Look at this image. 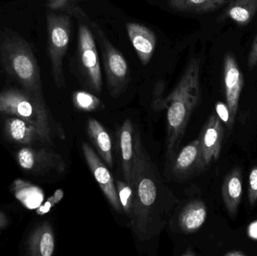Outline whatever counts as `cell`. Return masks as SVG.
<instances>
[{
    "mask_svg": "<svg viewBox=\"0 0 257 256\" xmlns=\"http://www.w3.org/2000/svg\"><path fill=\"white\" fill-rule=\"evenodd\" d=\"M242 196V177L241 170L234 168L225 177L222 186V197L228 214L235 217Z\"/></svg>",
    "mask_w": 257,
    "mask_h": 256,
    "instance_id": "obj_15",
    "label": "cell"
},
{
    "mask_svg": "<svg viewBox=\"0 0 257 256\" xmlns=\"http://www.w3.org/2000/svg\"><path fill=\"white\" fill-rule=\"evenodd\" d=\"M81 148L86 162L105 198L115 211H123L117 195V186L114 184L108 166L103 163L101 158L98 156V153L87 143H83Z\"/></svg>",
    "mask_w": 257,
    "mask_h": 256,
    "instance_id": "obj_10",
    "label": "cell"
},
{
    "mask_svg": "<svg viewBox=\"0 0 257 256\" xmlns=\"http://www.w3.org/2000/svg\"><path fill=\"white\" fill-rule=\"evenodd\" d=\"M256 13L257 0H232L219 19H229L237 25L244 27L250 24Z\"/></svg>",
    "mask_w": 257,
    "mask_h": 256,
    "instance_id": "obj_20",
    "label": "cell"
},
{
    "mask_svg": "<svg viewBox=\"0 0 257 256\" xmlns=\"http://www.w3.org/2000/svg\"><path fill=\"white\" fill-rule=\"evenodd\" d=\"M99 34L102 45L105 70L108 90L113 97H117L124 92L130 80V70L124 57L105 37L99 27L94 26Z\"/></svg>",
    "mask_w": 257,
    "mask_h": 256,
    "instance_id": "obj_6",
    "label": "cell"
},
{
    "mask_svg": "<svg viewBox=\"0 0 257 256\" xmlns=\"http://www.w3.org/2000/svg\"><path fill=\"white\" fill-rule=\"evenodd\" d=\"M126 31L139 60L143 66H147L155 50L157 43L155 34L148 27L136 23H128Z\"/></svg>",
    "mask_w": 257,
    "mask_h": 256,
    "instance_id": "obj_13",
    "label": "cell"
},
{
    "mask_svg": "<svg viewBox=\"0 0 257 256\" xmlns=\"http://www.w3.org/2000/svg\"><path fill=\"white\" fill-rule=\"evenodd\" d=\"M0 60L4 70L23 89L43 97L40 69L30 44L11 30L0 33Z\"/></svg>",
    "mask_w": 257,
    "mask_h": 256,
    "instance_id": "obj_3",
    "label": "cell"
},
{
    "mask_svg": "<svg viewBox=\"0 0 257 256\" xmlns=\"http://www.w3.org/2000/svg\"><path fill=\"white\" fill-rule=\"evenodd\" d=\"M223 85L226 105L229 109L227 127L232 129L238 112V104L244 85V77L233 54L227 53L223 59Z\"/></svg>",
    "mask_w": 257,
    "mask_h": 256,
    "instance_id": "obj_8",
    "label": "cell"
},
{
    "mask_svg": "<svg viewBox=\"0 0 257 256\" xmlns=\"http://www.w3.org/2000/svg\"><path fill=\"white\" fill-rule=\"evenodd\" d=\"M232 0H169V8L178 12L203 14L217 10Z\"/></svg>",
    "mask_w": 257,
    "mask_h": 256,
    "instance_id": "obj_21",
    "label": "cell"
},
{
    "mask_svg": "<svg viewBox=\"0 0 257 256\" xmlns=\"http://www.w3.org/2000/svg\"><path fill=\"white\" fill-rule=\"evenodd\" d=\"M9 219L7 216L3 212L0 211V230L4 229L7 227Z\"/></svg>",
    "mask_w": 257,
    "mask_h": 256,
    "instance_id": "obj_29",
    "label": "cell"
},
{
    "mask_svg": "<svg viewBox=\"0 0 257 256\" xmlns=\"http://www.w3.org/2000/svg\"><path fill=\"white\" fill-rule=\"evenodd\" d=\"M72 101L75 108L84 112H93L103 107L100 99L88 92H75L72 96Z\"/></svg>",
    "mask_w": 257,
    "mask_h": 256,
    "instance_id": "obj_23",
    "label": "cell"
},
{
    "mask_svg": "<svg viewBox=\"0 0 257 256\" xmlns=\"http://www.w3.org/2000/svg\"><path fill=\"white\" fill-rule=\"evenodd\" d=\"M87 132L101 159L112 168V142L106 129L97 120L90 117L87 120Z\"/></svg>",
    "mask_w": 257,
    "mask_h": 256,
    "instance_id": "obj_16",
    "label": "cell"
},
{
    "mask_svg": "<svg viewBox=\"0 0 257 256\" xmlns=\"http://www.w3.org/2000/svg\"><path fill=\"white\" fill-rule=\"evenodd\" d=\"M17 182L21 187H18V186L14 183L16 186L15 190L16 198L22 201L23 204H25L30 209H33V207H36L37 204L34 201H37L39 202L42 199V198H40L42 195L41 191L30 185V183H25L21 180L20 181L17 180Z\"/></svg>",
    "mask_w": 257,
    "mask_h": 256,
    "instance_id": "obj_22",
    "label": "cell"
},
{
    "mask_svg": "<svg viewBox=\"0 0 257 256\" xmlns=\"http://www.w3.org/2000/svg\"><path fill=\"white\" fill-rule=\"evenodd\" d=\"M247 66L249 70H253L257 66V36L250 48L247 58Z\"/></svg>",
    "mask_w": 257,
    "mask_h": 256,
    "instance_id": "obj_27",
    "label": "cell"
},
{
    "mask_svg": "<svg viewBox=\"0 0 257 256\" xmlns=\"http://www.w3.org/2000/svg\"><path fill=\"white\" fill-rule=\"evenodd\" d=\"M117 191L119 201L122 207L123 213L130 219L133 213V204H134V194L130 184L124 180H117Z\"/></svg>",
    "mask_w": 257,
    "mask_h": 256,
    "instance_id": "obj_24",
    "label": "cell"
},
{
    "mask_svg": "<svg viewBox=\"0 0 257 256\" xmlns=\"http://www.w3.org/2000/svg\"><path fill=\"white\" fill-rule=\"evenodd\" d=\"M0 113L25 120L34 126L48 144H53L50 114L43 97L23 88L9 87L0 92Z\"/></svg>",
    "mask_w": 257,
    "mask_h": 256,
    "instance_id": "obj_4",
    "label": "cell"
},
{
    "mask_svg": "<svg viewBox=\"0 0 257 256\" xmlns=\"http://www.w3.org/2000/svg\"><path fill=\"white\" fill-rule=\"evenodd\" d=\"M5 132L11 141L20 144H32L38 140L46 142L43 135L34 126L17 117L6 120Z\"/></svg>",
    "mask_w": 257,
    "mask_h": 256,
    "instance_id": "obj_18",
    "label": "cell"
},
{
    "mask_svg": "<svg viewBox=\"0 0 257 256\" xmlns=\"http://www.w3.org/2000/svg\"><path fill=\"white\" fill-rule=\"evenodd\" d=\"M207 207L200 200H193L187 203L178 216V225L184 234L197 231L206 220Z\"/></svg>",
    "mask_w": 257,
    "mask_h": 256,
    "instance_id": "obj_19",
    "label": "cell"
},
{
    "mask_svg": "<svg viewBox=\"0 0 257 256\" xmlns=\"http://www.w3.org/2000/svg\"><path fill=\"white\" fill-rule=\"evenodd\" d=\"M225 255L226 256H244L245 255V254L244 252H241V251L238 250H232L231 252H227V253L225 254Z\"/></svg>",
    "mask_w": 257,
    "mask_h": 256,
    "instance_id": "obj_31",
    "label": "cell"
},
{
    "mask_svg": "<svg viewBox=\"0 0 257 256\" xmlns=\"http://www.w3.org/2000/svg\"><path fill=\"white\" fill-rule=\"evenodd\" d=\"M82 0H47L46 6L51 12H63L66 15L84 16V12L77 3Z\"/></svg>",
    "mask_w": 257,
    "mask_h": 256,
    "instance_id": "obj_25",
    "label": "cell"
},
{
    "mask_svg": "<svg viewBox=\"0 0 257 256\" xmlns=\"http://www.w3.org/2000/svg\"><path fill=\"white\" fill-rule=\"evenodd\" d=\"M196 255V253L195 252H193V250H192L190 248H189L188 249H187V252H184V254H183V255L184 256H191V255Z\"/></svg>",
    "mask_w": 257,
    "mask_h": 256,
    "instance_id": "obj_32",
    "label": "cell"
},
{
    "mask_svg": "<svg viewBox=\"0 0 257 256\" xmlns=\"http://www.w3.org/2000/svg\"><path fill=\"white\" fill-rule=\"evenodd\" d=\"M135 152L131 184L134 204L130 220L135 234L139 240L145 241L157 236L166 223L162 219L165 213V207L162 205L165 203L161 202L160 195L164 185L157 167L142 144L140 133L136 130Z\"/></svg>",
    "mask_w": 257,
    "mask_h": 256,
    "instance_id": "obj_1",
    "label": "cell"
},
{
    "mask_svg": "<svg viewBox=\"0 0 257 256\" xmlns=\"http://www.w3.org/2000/svg\"><path fill=\"white\" fill-rule=\"evenodd\" d=\"M201 98L200 60L192 59L173 91L166 99L168 154L175 156L187 124Z\"/></svg>",
    "mask_w": 257,
    "mask_h": 256,
    "instance_id": "obj_2",
    "label": "cell"
},
{
    "mask_svg": "<svg viewBox=\"0 0 257 256\" xmlns=\"http://www.w3.org/2000/svg\"><path fill=\"white\" fill-rule=\"evenodd\" d=\"M119 149L121 157L122 174L131 186L135 164V129L130 119L123 122L118 132Z\"/></svg>",
    "mask_w": 257,
    "mask_h": 256,
    "instance_id": "obj_14",
    "label": "cell"
},
{
    "mask_svg": "<svg viewBox=\"0 0 257 256\" xmlns=\"http://www.w3.org/2000/svg\"><path fill=\"white\" fill-rule=\"evenodd\" d=\"M78 53L89 87L96 93H100L102 72L96 43L91 32L84 24H80L78 29Z\"/></svg>",
    "mask_w": 257,
    "mask_h": 256,
    "instance_id": "obj_7",
    "label": "cell"
},
{
    "mask_svg": "<svg viewBox=\"0 0 257 256\" xmlns=\"http://www.w3.org/2000/svg\"><path fill=\"white\" fill-rule=\"evenodd\" d=\"M248 201L251 207L257 201V166L253 167L249 175Z\"/></svg>",
    "mask_w": 257,
    "mask_h": 256,
    "instance_id": "obj_26",
    "label": "cell"
},
{
    "mask_svg": "<svg viewBox=\"0 0 257 256\" xmlns=\"http://www.w3.org/2000/svg\"><path fill=\"white\" fill-rule=\"evenodd\" d=\"M28 253L34 256H51L55 249V237L49 222H45L35 228L29 238Z\"/></svg>",
    "mask_w": 257,
    "mask_h": 256,
    "instance_id": "obj_17",
    "label": "cell"
},
{
    "mask_svg": "<svg viewBox=\"0 0 257 256\" xmlns=\"http://www.w3.org/2000/svg\"><path fill=\"white\" fill-rule=\"evenodd\" d=\"M249 235L253 239H257V222H253L249 227Z\"/></svg>",
    "mask_w": 257,
    "mask_h": 256,
    "instance_id": "obj_30",
    "label": "cell"
},
{
    "mask_svg": "<svg viewBox=\"0 0 257 256\" xmlns=\"http://www.w3.org/2000/svg\"><path fill=\"white\" fill-rule=\"evenodd\" d=\"M216 113L222 121L224 122L227 126L229 120V112L226 104L223 102H217L216 105Z\"/></svg>",
    "mask_w": 257,
    "mask_h": 256,
    "instance_id": "obj_28",
    "label": "cell"
},
{
    "mask_svg": "<svg viewBox=\"0 0 257 256\" xmlns=\"http://www.w3.org/2000/svg\"><path fill=\"white\" fill-rule=\"evenodd\" d=\"M223 137L224 128L223 122L217 113H213L207 120L198 138L205 168L218 159L221 152Z\"/></svg>",
    "mask_w": 257,
    "mask_h": 256,
    "instance_id": "obj_11",
    "label": "cell"
},
{
    "mask_svg": "<svg viewBox=\"0 0 257 256\" xmlns=\"http://www.w3.org/2000/svg\"><path fill=\"white\" fill-rule=\"evenodd\" d=\"M172 172L180 178H185L205 169L199 139L183 147L174 158Z\"/></svg>",
    "mask_w": 257,
    "mask_h": 256,
    "instance_id": "obj_12",
    "label": "cell"
},
{
    "mask_svg": "<svg viewBox=\"0 0 257 256\" xmlns=\"http://www.w3.org/2000/svg\"><path fill=\"white\" fill-rule=\"evenodd\" d=\"M48 57L51 62V74L59 89L66 86L63 72V58L70 40L71 20L66 14L54 12L47 14Z\"/></svg>",
    "mask_w": 257,
    "mask_h": 256,
    "instance_id": "obj_5",
    "label": "cell"
},
{
    "mask_svg": "<svg viewBox=\"0 0 257 256\" xmlns=\"http://www.w3.org/2000/svg\"><path fill=\"white\" fill-rule=\"evenodd\" d=\"M20 166L34 174H43L51 171L64 172L66 165L63 158L46 149L24 147L18 154Z\"/></svg>",
    "mask_w": 257,
    "mask_h": 256,
    "instance_id": "obj_9",
    "label": "cell"
}]
</instances>
